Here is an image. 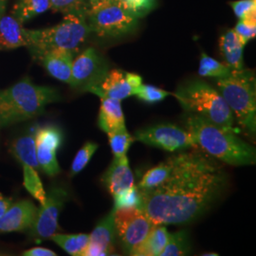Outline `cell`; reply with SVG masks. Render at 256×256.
I'll list each match as a JSON object with an SVG mask.
<instances>
[{
  "instance_id": "cell-1",
  "label": "cell",
  "mask_w": 256,
  "mask_h": 256,
  "mask_svg": "<svg viewBox=\"0 0 256 256\" xmlns=\"http://www.w3.org/2000/svg\"><path fill=\"white\" fill-rule=\"evenodd\" d=\"M227 176L210 156L162 185L140 191V210L154 224H188L198 220L222 196Z\"/></svg>"
},
{
  "instance_id": "cell-2",
  "label": "cell",
  "mask_w": 256,
  "mask_h": 256,
  "mask_svg": "<svg viewBox=\"0 0 256 256\" xmlns=\"http://www.w3.org/2000/svg\"><path fill=\"white\" fill-rule=\"evenodd\" d=\"M184 126L192 133L196 146L208 156L234 166L256 164V148L238 137L234 130L190 113L185 117Z\"/></svg>"
},
{
  "instance_id": "cell-3",
  "label": "cell",
  "mask_w": 256,
  "mask_h": 256,
  "mask_svg": "<svg viewBox=\"0 0 256 256\" xmlns=\"http://www.w3.org/2000/svg\"><path fill=\"white\" fill-rule=\"evenodd\" d=\"M59 100V93L54 88L37 86L24 78L0 90V126L32 119L43 113L48 104Z\"/></svg>"
},
{
  "instance_id": "cell-4",
  "label": "cell",
  "mask_w": 256,
  "mask_h": 256,
  "mask_svg": "<svg viewBox=\"0 0 256 256\" xmlns=\"http://www.w3.org/2000/svg\"><path fill=\"white\" fill-rule=\"evenodd\" d=\"M218 90L229 106L238 124L248 136L256 133V79L250 70H232L216 80Z\"/></svg>"
},
{
  "instance_id": "cell-5",
  "label": "cell",
  "mask_w": 256,
  "mask_h": 256,
  "mask_svg": "<svg viewBox=\"0 0 256 256\" xmlns=\"http://www.w3.org/2000/svg\"><path fill=\"white\" fill-rule=\"evenodd\" d=\"M186 113L194 114L222 128L234 129V117L220 92L202 80L180 86L174 94Z\"/></svg>"
},
{
  "instance_id": "cell-6",
  "label": "cell",
  "mask_w": 256,
  "mask_h": 256,
  "mask_svg": "<svg viewBox=\"0 0 256 256\" xmlns=\"http://www.w3.org/2000/svg\"><path fill=\"white\" fill-rule=\"evenodd\" d=\"M64 16L62 21L52 27L26 30L27 48L32 55L55 48H63L77 52L78 48L90 34L86 14L70 12Z\"/></svg>"
},
{
  "instance_id": "cell-7",
  "label": "cell",
  "mask_w": 256,
  "mask_h": 256,
  "mask_svg": "<svg viewBox=\"0 0 256 256\" xmlns=\"http://www.w3.org/2000/svg\"><path fill=\"white\" fill-rule=\"evenodd\" d=\"M86 19L90 32L100 37L115 38L133 32L140 20L112 0L88 10Z\"/></svg>"
},
{
  "instance_id": "cell-8",
  "label": "cell",
  "mask_w": 256,
  "mask_h": 256,
  "mask_svg": "<svg viewBox=\"0 0 256 256\" xmlns=\"http://www.w3.org/2000/svg\"><path fill=\"white\" fill-rule=\"evenodd\" d=\"M116 234L122 250L130 254L144 240L154 223L138 208L115 209L114 214Z\"/></svg>"
},
{
  "instance_id": "cell-9",
  "label": "cell",
  "mask_w": 256,
  "mask_h": 256,
  "mask_svg": "<svg viewBox=\"0 0 256 256\" xmlns=\"http://www.w3.org/2000/svg\"><path fill=\"white\" fill-rule=\"evenodd\" d=\"M135 140L169 152L196 147L194 138L186 128L172 124H160L142 128L135 133Z\"/></svg>"
},
{
  "instance_id": "cell-10",
  "label": "cell",
  "mask_w": 256,
  "mask_h": 256,
  "mask_svg": "<svg viewBox=\"0 0 256 256\" xmlns=\"http://www.w3.org/2000/svg\"><path fill=\"white\" fill-rule=\"evenodd\" d=\"M108 72V62L94 48H88L74 59L70 84L88 92L99 86Z\"/></svg>"
},
{
  "instance_id": "cell-11",
  "label": "cell",
  "mask_w": 256,
  "mask_h": 256,
  "mask_svg": "<svg viewBox=\"0 0 256 256\" xmlns=\"http://www.w3.org/2000/svg\"><path fill=\"white\" fill-rule=\"evenodd\" d=\"M68 198V192L63 187L54 186L46 192V200L38 208L34 224L30 229L32 238L36 242L48 239L56 234L59 228V214Z\"/></svg>"
},
{
  "instance_id": "cell-12",
  "label": "cell",
  "mask_w": 256,
  "mask_h": 256,
  "mask_svg": "<svg viewBox=\"0 0 256 256\" xmlns=\"http://www.w3.org/2000/svg\"><path fill=\"white\" fill-rule=\"evenodd\" d=\"M198 152H184L169 156L164 162L148 170L137 185L140 191H146L166 182L204 158Z\"/></svg>"
},
{
  "instance_id": "cell-13",
  "label": "cell",
  "mask_w": 256,
  "mask_h": 256,
  "mask_svg": "<svg viewBox=\"0 0 256 256\" xmlns=\"http://www.w3.org/2000/svg\"><path fill=\"white\" fill-rule=\"evenodd\" d=\"M63 142V132L57 126L50 124L36 130V156L41 169L50 176L61 172L57 160V150Z\"/></svg>"
},
{
  "instance_id": "cell-14",
  "label": "cell",
  "mask_w": 256,
  "mask_h": 256,
  "mask_svg": "<svg viewBox=\"0 0 256 256\" xmlns=\"http://www.w3.org/2000/svg\"><path fill=\"white\" fill-rule=\"evenodd\" d=\"M115 208L102 218L90 234V242L81 256H104L115 254Z\"/></svg>"
},
{
  "instance_id": "cell-15",
  "label": "cell",
  "mask_w": 256,
  "mask_h": 256,
  "mask_svg": "<svg viewBox=\"0 0 256 256\" xmlns=\"http://www.w3.org/2000/svg\"><path fill=\"white\" fill-rule=\"evenodd\" d=\"M75 54L76 52L74 50L55 48L32 56L45 68L50 76L70 84Z\"/></svg>"
},
{
  "instance_id": "cell-16",
  "label": "cell",
  "mask_w": 256,
  "mask_h": 256,
  "mask_svg": "<svg viewBox=\"0 0 256 256\" xmlns=\"http://www.w3.org/2000/svg\"><path fill=\"white\" fill-rule=\"evenodd\" d=\"M38 208L28 200L12 203L0 218V232H24L34 224Z\"/></svg>"
},
{
  "instance_id": "cell-17",
  "label": "cell",
  "mask_w": 256,
  "mask_h": 256,
  "mask_svg": "<svg viewBox=\"0 0 256 256\" xmlns=\"http://www.w3.org/2000/svg\"><path fill=\"white\" fill-rule=\"evenodd\" d=\"M88 92L100 98L106 97L122 101L134 95V88L128 80V72L115 68L108 72L99 86L92 88Z\"/></svg>"
},
{
  "instance_id": "cell-18",
  "label": "cell",
  "mask_w": 256,
  "mask_h": 256,
  "mask_svg": "<svg viewBox=\"0 0 256 256\" xmlns=\"http://www.w3.org/2000/svg\"><path fill=\"white\" fill-rule=\"evenodd\" d=\"M102 182L112 196L135 185L126 156H114L110 167L102 176Z\"/></svg>"
},
{
  "instance_id": "cell-19",
  "label": "cell",
  "mask_w": 256,
  "mask_h": 256,
  "mask_svg": "<svg viewBox=\"0 0 256 256\" xmlns=\"http://www.w3.org/2000/svg\"><path fill=\"white\" fill-rule=\"evenodd\" d=\"M26 30L14 16H0V50L28 46Z\"/></svg>"
},
{
  "instance_id": "cell-20",
  "label": "cell",
  "mask_w": 256,
  "mask_h": 256,
  "mask_svg": "<svg viewBox=\"0 0 256 256\" xmlns=\"http://www.w3.org/2000/svg\"><path fill=\"white\" fill-rule=\"evenodd\" d=\"M101 106L98 117V126L106 134L126 126L124 115L120 100L101 97Z\"/></svg>"
},
{
  "instance_id": "cell-21",
  "label": "cell",
  "mask_w": 256,
  "mask_h": 256,
  "mask_svg": "<svg viewBox=\"0 0 256 256\" xmlns=\"http://www.w3.org/2000/svg\"><path fill=\"white\" fill-rule=\"evenodd\" d=\"M245 46L241 43L234 30H226L220 39V48L224 63L232 70L244 68L243 50Z\"/></svg>"
},
{
  "instance_id": "cell-22",
  "label": "cell",
  "mask_w": 256,
  "mask_h": 256,
  "mask_svg": "<svg viewBox=\"0 0 256 256\" xmlns=\"http://www.w3.org/2000/svg\"><path fill=\"white\" fill-rule=\"evenodd\" d=\"M169 232L164 225L155 224L146 238L130 254L133 256H160L167 243Z\"/></svg>"
},
{
  "instance_id": "cell-23",
  "label": "cell",
  "mask_w": 256,
  "mask_h": 256,
  "mask_svg": "<svg viewBox=\"0 0 256 256\" xmlns=\"http://www.w3.org/2000/svg\"><path fill=\"white\" fill-rule=\"evenodd\" d=\"M36 129H32L26 135L16 138L10 147L12 154L22 164L28 165L36 170L39 169L36 148Z\"/></svg>"
},
{
  "instance_id": "cell-24",
  "label": "cell",
  "mask_w": 256,
  "mask_h": 256,
  "mask_svg": "<svg viewBox=\"0 0 256 256\" xmlns=\"http://www.w3.org/2000/svg\"><path fill=\"white\" fill-rule=\"evenodd\" d=\"M50 5L52 0H16L12 16L24 24L50 9Z\"/></svg>"
},
{
  "instance_id": "cell-25",
  "label": "cell",
  "mask_w": 256,
  "mask_h": 256,
  "mask_svg": "<svg viewBox=\"0 0 256 256\" xmlns=\"http://www.w3.org/2000/svg\"><path fill=\"white\" fill-rule=\"evenodd\" d=\"M50 239L66 252L74 256H81L84 250L90 242V234H54Z\"/></svg>"
},
{
  "instance_id": "cell-26",
  "label": "cell",
  "mask_w": 256,
  "mask_h": 256,
  "mask_svg": "<svg viewBox=\"0 0 256 256\" xmlns=\"http://www.w3.org/2000/svg\"><path fill=\"white\" fill-rule=\"evenodd\" d=\"M191 252V243L186 230L169 232L167 243L160 256H188Z\"/></svg>"
},
{
  "instance_id": "cell-27",
  "label": "cell",
  "mask_w": 256,
  "mask_h": 256,
  "mask_svg": "<svg viewBox=\"0 0 256 256\" xmlns=\"http://www.w3.org/2000/svg\"><path fill=\"white\" fill-rule=\"evenodd\" d=\"M23 166V185L36 200L40 202V205L44 204L46 200V192L43 187V183L38 174L36 169L22 164Z\"/></svg>"
},
{
  "instance_id": "cell-28",
  "label": "cell",
  "mask_w": 256,
  "mask_h": 256,
  "mask_svg": "<svg viewBox=\"0 0 256 256\" xmlns=\"http://www.w3.org/2000/svg\"><path fill=\"white\" fill-rule=\"evenodd\" d=\"M232 70L226 63L220 62L209 55L202 52L198 74L202 77H209L214 79H221L228 76Z\"/></svg>"
},
{
  "instance_id": "cell-29",
  "label": "cell",
  "mask_w": 256,
  "mask_h": 256,
  "mask_svg": "<svg viewBox=\"0 0 256 256\" xmlns=\"http://www.w3.org/2000/svg\"><path fill=\"white\" fill-rule=\"evenodd\" d=\"M110 146L114 156H126L129 148L135 138L128 133L126 126L108 133Z\"/></svg>"
},
{
  "instance_id": "cell-30",
  "label": "cell",
  "mask_w": 256,
  "mask_h": 256,
  "mask_svg": "<svg viewBox=\"0 0 256 256\" xmlns=\"http://www.w3.org/2000/svg\"><path fill=\"white\" fill-rule=\"evenodd\" d=\"M114 198V208H140L142 204V194L136 185L117 192L113 196Z\"/></svg>"
},
{
  "instance_id": "cell-31",
  "label": "cell",
  "mask_w": 256,
  "mask_h": 256,
  "mask_svg": "<svg viewBox=\"0 0 256 256\" xmlns=\"http://www.w3.org/2000/svg\"><path fill=\"white\" fill-rule=\"evenodd\" d=\"M120 5L128 12L136 16L137 18H142L150 12L155 9L156 0H112Z\"/></svg>"
},
{
  "instance_id": "cell-32",
  "label": "cell",
  "mask_w": 256,
  "mask_h": 256,
  "mask_svg": "<svg viewBox=\"0 0 256 256\" xmlns=\"http://www.w3.org/2000/svg\"><path fill=\"white\" fill-rule=\"evenodd\" d=\"M99 148L98 144L93 142H86L82 148L77 152V154L74 158L72 168H70V176H74L75 174H79L82 169L90 162L92 156Z\"/></svg>"
},
{
  "instance_id": "cell-33",
  "label": "cell",
  "mask_w": 256,
  "mask_h": 256,
  "mask_svg": "<svg viewBox=\"0 0 256 256\" xmlns=\"http://www.w3.org/2000/svg\"><path fill=\"white\" fill-rule=\"evenodd\" d=\"M134 95L137 96L138 100L146 104H156L164 101L167 96L171 95V93L151 84H142L135 90Z\"/></svg>"
},
{
  "instance_id": "cell-34",
  "label": "cell",
  "mask_w": 256,
  "mask_h": 256,
  "mask_svg": "<svg viewBox=\"0 0 256 256\" xmlns=\"http://www.w3.org/2000/svg\"><path fill=\"white\" fill-rule=\"evenodd\" d=\"M241 43L246 46L248 41L256 36V16L238 19V24L232 28Z\"/></svg>"
},
{
  "instance_id": "cell-35",
  "label": "cell",
  "mask_w": 256,
  "mask_h": 256,
  "mask_svg": "<svg viewBox=\"0 0 256 256\" xmlns=\"http://www.w3.org/2000/svg\"><path fill=\"white\" fill-rule=\"evenodd\" d=\"M50 10L63 14L70 12L86 14V0H52Z\"/></svg>"
},
{
  "instance_id": "cell-36",
  "label": "cell",
  "mask_w": 256,
  "mask_h": 256,
  "mask_svg": "<svg viewBox=\"0 0 256 256\" xmlns=\"http://www.w3.org/2000/svg\"><path fill=\"white\" fill-rule=\"evenodd\" d=\"M230 5L238 19L256 16V0H236Z\"/></svg>"
},
{
  "instance_id": "cell-37",
  "label": "cell",
  "mask_w": 256,
  "mask_h": 256,
  "mask_svg": "<svg viewBox=\"0 0 256 256\" xmlns=\"http://www.w3.org/2000/svg\"><path fill=\"white\" fill-rule=\"evenodd\" d=\"M23 256H55V254L54 250H48L46 248L42 247H36L32 248H30L28 250H25L23 254Z\"/></svg>"
},
{
  "instance_id": "cell-38",
  "label": "cell",
  "mask_w": 256,
  "mask_h": 256,
  "mask_svg": "<svg viewBox=\"0 0 256 256\" xmlns=\"http://www.w3.org/2000/svg\"><path fill=\"white\" fill-rule=\"evenodd\" d=\"M12 203V198H6L2 194H0V218L4 216V214L8 210Z\"/></svg>"
},
{
  "instance_id": "cell-39",
  "label": "cell",
  "mask_w": 256,
  "mask_h": 256,
  "mask_svg": "<svg viewBox=\"0 0 256 256\" xmlns=\"http://www.w3.org/2000/svg\"><path fill=\"white\" fill-rule=\"evenodd\" d=\"M110 0H86V12L90 10L94 9L102 4L108 2Z\"/></svg>"
},
{
  "instance_id": "cell-40",
  "label": "cell",
  "mask_w": 256,
  "mask_h": 256,
  "mask_svg": "<svg viewBox=\"0 0 256 256\" xmlns=\"http://www.w3.org/2000/svg\"><path fill=\"white\" fill-rule=\"evenodd\" d=\"M8 0H0V16L5 12Z\"/></svg>"
},
{
  "instance_id": "cell-41",
  "label": "cell",
  "mask_w": 256,
  "mask_h": 256,
  "mask_svg": "<svg viewBox=\"0 0 256 256\" xmlns=\"http://www.w3.org/2000/svg\"><path fill=\"white\" fill-rule=\"evenodd\" d=\"M203 256H218V254H205Z\"/></svg>"
}]
</instances>
